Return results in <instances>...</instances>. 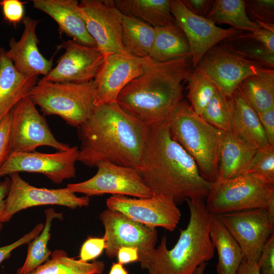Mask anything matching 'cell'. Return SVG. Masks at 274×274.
Wrapping results in <instances>:
<instances>
[{
	"instance_id": "816d5d0a",
	"label": "cell",
	"mask_w": 274,
	"mask_h": 274,
	"mask_svg": "<svg viewBox=\"0 0 274 274\" xmlns=\"http://www.w3.org/2000/svg\"><path fill=\"white\" fill-rule=\"evenodd\" d=\"M207 265V263L201 264L195 269L193 274H204Z\"/></svg>"
},
{
	"instance_id": "f546056e",
	"label": "cell",
	"mask_w": 274,
	"mask_h": 274,
	"mask_svg": "<svg viewBox=\"0 0 274 274\" xmlns=\"http://www.w3.org/2000/svg\"><path fill=\"white\" fill-rule=\"evenodd\" d=\"M51 259L26 274H101L105 268L103 261L93 260L91 263L69 257L61 250L54 251Z\"/></svg>"
},
{
	"instance_id": "9c48e42d",
	"label": "cell",
	"mask_w": 274,
	"mask_h": 274,
	"mask_svg": "<svg viewBox=\"0 0 274 274\" xmlns=\"http://www.w3.org/2000/svg\"><path fill=\"white\" fill-rule=\"evenodd\" d=\"M105 228V253L108 257H117L122 247L137 249L138 262L142 266L155 248L158 240L156 228L134 221L123 214L109 209L99 215Z\"/></svg>"
},
{
	"instance_id": "d6986e66",
	"label": "cell",
	"mask_w": 274,
	"mask_h": 274,
	"mask_svg": "<svg viewBox=\"0 0 274 274\" xmlns=\"http://www.w3.org/2000/svg\"><path fill=\"white\" fill-rule=\"evenodd\" d=\"M59 48L65 50L55 67L41 79L58 83H83L94 80L104 55L96 47H89L73 40L64 41Z\"/></svg>"
},
{
	"instance_id": "7a4b0ae2",
	"label": "cell",
	"mask_w": 274,
	"mask_h": 274,
	"mask_svg": "<svg viewBox=\"0 0 274 274\" xmlns=\"http://www.w3.org/2000/svg\"><path fill=\"white\" fill-rule=\"evenodd\" d=\"M139 171L153 194L170 196L177 205L187 199L205 200L212 185L202 176L192 157L172 138L166 120L150 126Z\"/></svg>"
},
{
	"instance_id": "60d3db41",
	"label": "cell",
	"mask_w": 274,
	"mask_h": 274,
	"mask_svg": "<svg viewBox=\"0 0 274 274\" xmlns=\"http://www.w3.org/2000/svg\"><path fill=\"white\" fill-rule=\"evenodd\" d=\"M5 19L15 24L24 17V3L19 0H3L0 3Z\"/></svg>"
},
{
	"instance_id": "4dcf8cb0",
	"label": "cell",
	"mask_w": 274,
	"mask_h": 274,
	"mask_svg": "<svg viewBox=\"0 0 274 274\" xmlns=\"http://www.w3.org/2000/svg\"><path fill=\"white\" fill-rule=\"evenodd\" d=\"M215 24L224 23L242 31L252 32L259 28L247 15L245 1L216 0L206 17Z\"/></svg>"
},
{
	"instance_id": "f907efd6",
	"label": "cell",
	"mask_w": 274,
	"mask_h": 274,
	"mask_svg": "<svg viewBox=\"0 0 274 274\" xmlns=\"http://www.w3.org/2000/svg\"><path fill=\"white\" fill-rule=\"evenodd\" d=\"M109 274H129L128 271L119 262L113 263Z\"/></svg>"
},
{
	"instance_id": "277c9868",
	"label": "cell",
	"mask_w": 274,
	"mask_h": 274,
	"mask_svg": "<svg viewBox=\"0 0 274 274\" xmlns=\"http://www.w3.org/2000/svg\"><path fill=\"white\" fill-rule=\"evenodd\" d=\"M190 218L185 229L180 230L179 239L170 250L167 248L164 235L142 268L148 274H193L201 264L214 256L215 247L209 235L213 214L204 200L187 199Z\"/></svg>"
},
{
	"instance_id": "ba28073f",
	"label": "cell",
	"mask_w": 274,
	"mask_h": 274,
	"mask_svg": "<svg viewBox=\"0 0 274 274\" xmlns=\"http://www.w3.org/2000/svg\"><path fill=\"white\" fill-rule=\"evenodd\" d=\"M9 116L11 152H32L43 146L57 151L71 148L56 139L46 119L29 96L16 104L9 112Z\"/></svg>"
},
{
	"instance_id": "cb8c5ba5",
	"label": "cell",
	"mask_w": 274,
	"mask_h": 274,
	"mask_svg": "<svg viewBox=\"0 0 274 274\" xmlns=\"http://www.w3.org/2000/svg\"><path fill=\"white\" fill-rule=\"evenodd\" d=\"M257 150L231 130L223 131L217 180L229 179L245 174Z\"/></svg>"
},
{
	"instance_id": "5b68a950",
	"label": "cell",
	"mask_w": 274,
	"mask_h": 274,
	"mask_svg": "<svg viewBox=\"0 0 274 274\" xmlns=\"http://www.w3.org/2000/svg\"><path fill=\"white\" fill-rule=\"evenodd\" d=\"M166 121L172 138L192 157L202 176L215 182L223 131L196 115L186 100L180 102Z\"/></svg>"
},
{
	"instance_id": "8fae6325",
	"label": "cell",
	"mask_w": 274,
	"mask_h": 274,
	"mask_svg": "<svg viewBox=\"0 0 274 274\" xmlns=\"http://www.w3.org/2000/svg\"><path fill=\"white\" fill-rule=\"evenodd\" d=\"M78 11L96 48L104 56L127 54L122 42V13L113 0H81Z\"/></svg>"
},
{
	"instance_id": "d590c367",
	"label": "cell",
	"mask_w": 274,
	"mask_h": 274,
	"mask_svg": "<svg viewBox=\"0 0 274 274\" xmlns=\"http://www.w3.org/2000/svg\"><path fill=\"white\" fill-rule=\"evenodd\" d=\"M245 174L251 175L265 184L274 185V146L258 149Z\"/></svg>"
},
{
	"instance_id": "1f68e13d",
	"label": "cell",
	"mask_w": 274,
	"mask_h": 274,
	"mask_svg": "<svg viewBox=\"0 0 274 274\" xmlns=\"http://www.w3.org/2000/svg\"><path fill=\"white\" fill-rule=\"evenodd\" d=\"M45 224L42 232L28 245L25 262L22 267L17 270V274L29 273L49 259L51 251L48 248L50 239L52 221L54 219H63V215L56 212L53 208L45 211Z\"/></svg>"
},
{
	"instance_id": "52a82bcc",
	"label": "cell",
	"mask_w": 274,
	"mask_h": 274,
	"mask_svg": "<svg viewBox=\"0 0 274 274\" xmlns=\"http://www.w3.org/2000/svg\"><path fill=\"white\" fill-rule=\"evenodd\" d=\"M274 185L264 183L249 174L212 183L205 203L214 215L264 209Z\"/></svg>"
},
{
	"instance_id": "f6af8a7d",
	"label": "cell",
	"mask_w": 274,
	"mask_h": 274,
	"mask_svg": "<svg viewBox=\"0 0 274 274\" xmlns=\"http://www.w3.org/2000/svg\"><path fill=\"white\" fill-rule=\"evenodd\" d=\"M183 3L192 13L198 16L206 18L214 1L183 0Z\"/></svg>"
},
{
	"instance_id": "484cf974",
	"label": "cell",
	"mask_w": 274,
	"mask_h": 274,
	"mask_svg": "<svg viewBox=\"0 0 274 274\" xmlns=\"http://www.w3.org/2000/svg\"><path fill=\"white\" fill-rule=\"evenodd\" d=\"M154 31L149 56L151 60L165 62L190 56L187 39L176 23L154 27Z\"/></svg>"
},
{
	"instance_id": "8d00e7d4",
	"label": "cell",
	"mask_w": 274,
	"mask_h": 274,
	"mask_svg": "<svg viewBox=\"0 0 274 274\" xmlns=\"http://www.w3.org/2000/svg\"><path fill=\"white\" fill-rule=\"evenodd\" d=\"M246 12L253 21L274 23L273 0L245 1Z\"/></svg>"
},
{
	"instance_id": "ac0fdd59",
	"label": "cell",
	"mask_w": 274,
	"mask_h": 274,
	"mask_svg": "<svg viewBox=\"0 0 274 274\" xmlns=\"http://www.w3.org/2000/svg\"><path fill=\"white\" fill-rule=\"evenodd\" d=\"M149 58L128 54H110L103 62L93 81L95 106L116 102L121 90L144 71Z\"/></svg>"
},
{
	"instance_id": "7dc6e473",
	"label": "cell",
	"mask_w": 274,
	"mask_h": 274,
	"mask_svg": "<svg viewBox=\"0 0 274 274\" xmlns=\"http://www.w3.org/2000/svg\"><path fill=\"white\" fill-rule=\"evenodd\" d=\"M10 182L9 176L5 177L3 181L0 182V231L2 230L3 226L2 218L5 209V199L10 189Z\"/></svg>"
},
{
	"instance_id": "681fc988",
	"label": "cell",
	"mask_w": 274,
	"mask_h": 274,
	"mask_svg": "<svg viewBox=\"0 0 274 274\" xmlns=\"http://www.w3.org/2000/svg\"><path fill=\"white\" fill-rule=\"evenodd\" d=\"M264 209L270 223L274 226V193L269 197Z\"/></svg>"
},
{
	"instance_id": "db71d44e",
	"label": "cell",
	"mask_w": 274,
	"mask_h": 274,
	"mask_svg": "<svg viewBox=\"0 0 274 274\" xmlns=\"http://www.w3.org/2000/svg\"><path fill=\"white\" fill-rule=\"evenodd\" d=\"M102 274V273H101Z\"/></svg>"
},
{
	"instance_id": "4fadbf2b",
	"label": "cell",
	"mask_w": 274,
	"mask_h": 274,
	"mask_svg": "<svg viewBox=\"0 0 274 274\" xmlns=\"http://www.w3.org/2000/svg\"><path fill=\"white\" fill-rule=\"evenodd\" d=\"M10 186L5 199L3 223L9 221L17 213L23 210L43 205H59L71 209L87 207L89 197L78 196L67 187L60 189L38 188L29 184L19 175L9 176Z\"/></svg>"
},
{
	"instance_id": "7bdbcfd3",
	"label": "cell",
	"mask_w": 274,
	"mask_h": 274,
	"mask_svg": "<svg viewBox=\"0 0 274 274\" xmlns=\"http://www.w3.org/2000/svg\"><path fill=\"white\" fill-rule=\"evenodd\" d=\"M11 152L9 112L0 121V168Z\"/></svg>"
},
{
	"instance_id": "30bf717a",
	"label": "cell",
	"mask_w": 274,
	"mask_h": 274,
	"mask_svg": "<svg viewBox=\"0 0 274 274\" xmlns=\"http://www.w3.org/2000/svg\"><path fill=\"white\" fill-rule=\"evenodd\" d=\"M96 167L97 172L93 177L82 182L68 184L67 187L75 193L88 197L111 194L145 198L153 195L136 169L109 162H99Z\"/></svg>"
},
{
	"instance_id": "4316f807",
	"label": "cell",
	"mask_w": 274,
	"mask_h": 274,
	"mask_svg": "<svg viewBox=\"0 0 274 274\" xmlns=\"http://www.w3.org/2000/svg\"><path fill=\"white\" fill-rule=\"evenodd\" d=\"M123 14L138 18L153 27L176 24L170 0H113Z\"/></svg>"
},
{
	"instance_id": "ee69618b",
	"label": "cell",
	"mask_w": 274,
	"mask_h": 274,
	"mask_svg": "<svg viewBox=\"0 0 274 274\" xmlns=\"http://www.w3.org/2000/svg\"><path fill=\"white\" fill-rule=\"evenodd\" d=\"M257 114L269 144L274 146V107Z\"/></svg>"
},
{
	"instance_id": "f1b7e54d",
	"label": "cell",
	"mask_w": 274,
	"mask_h": 274,
	"mask_svg": "<svg viewBox=\"0 0 274 274\" xmlns=\"http://www.w3.org/2000/svg\"><path fill=\"white\" fill-rule=\"evenodd\" d=\"M122 42L130 55L149 58L154 38V27L135 17L122 14Z\"/></svg>"
},
{
	"instance_id": "f5cc1de1",
	"label": "cell",
	"mask_w": 274,
	"mask_h": 274,
	"mask_svg": "<svg viewBox=\"0 0 274 274\" xmlns=\"http://www.w3.org/2000/svg\"><path fill=\"white\" fill-rule=\"evenodd\" d=\"M0 3H1V1H0ZM0 6H1V5H0Z\"/></svg>"
},
{
	"instance_id": "44dd1931",
	"label": "cell",
	"mask_w": 274,
	"mask_h": 274,
	"mask_svg": "<svg viewBox=\"0 0 274 274\" xmlns=\"http://www.w3.org/2000/svg\"><path fill=\"white\" fill-rule=\"evenodd\" d=\"M35 8L51 17L58 24V31L74 41L89 47H96L78 11L77 0H33Z\"/></svg>"
},
{
	"instance_id": "ab89813d",
	"label": "cell",
	"mask_w": 274,
	"mask_h": 274,
	"mask_svg": "<svg viewBox=\"0 0 274 274\" xmlns=\"http://www.w3.org/2000/svg\"><path fill=\"white\" fill-rule=\"evenodd\" d=\"M257 263L260 274H274V233L265 244Z\"/></svg>"
},
{
	"instance_id": "7402d4cb",
	"label": "cell",
	"mask_w": 274,
	"mask_h": 274,
	"mask_svg": "<svg viewBox=\"0 0 274 274\" xmlns=\"http://www.w3.org/2000/svg\"><path fill=\"white\" fill-rule=\"evenodd\" d=\"M6 52L0 47V121L16 104L29 96L39 80L38 76L19 73Z\"/></svg>"
},
{
	"instance_id": "c3c4849f",
	"label": "cell",
	"mask_w": 274,
	"mask_h": 274,
	"mask_svg": "<svg viewBox=\"0 0 274 274\" xmlns=\"http://www.w3.org/2000/svg\"><path fill=\"white\" fill-rule=\"evenodd\" d=\"M236 274H260L257 262L243 259Z\"/></svg>"
},
{
	"instance_id": "5bb4252c",
	"label": "cell",
	"mask_w": 274,
	"mask_h": 274,
	"mask_svg": "<svg viewBox=\"0 0 274 274\" xmlns=\"http://www.w3.org/2000/svg\"><path fill=\"white\" fill-rule=\"evenodd\" d=\"M78 151V147L73 146L54 153L11 152L0 168V178L16 173H35L45 175L54 183L60 184L76 177Z\"/></svg>"
},
{
	"instance_id": "2e32d148",
	"label": "cell",
	"mask_w": 274,
	"mask_h": 274,
	"mask_svg": "<svg viewBox=\"0 0 274 274\" xmlns=\"http://www.w3.org/2000/svg\"><path fill=\"white\" fill-rule=\"evenodd\" d=\"M263 67L218 44L206 53L196 67L219 91L230 97L245 79L256 74Z\"/></svg>"
},
{
	"instance_id": "d4e9b609",
	"label": "cell",
	"mask_w": 274,
	"mask_h": 274,
	"mask_svg": "<svg viewBox=\"0 0 274 274\" xmlns=\"http://www.w3.org/2000/svg\"><path fill=\"white\" fill-rule=\"evenodd\" d=\"M209 235L218 254V274H236L243 259L242 250L218 215L213 214Z\"/></svg>"
},
{
	"instance_id": "83f0119b",
	"label": "cell",
	"mask_w": 274,
	"mask_h": 274,
	"mask_svg": "<svg viewBox=\"0 0 274 274\" xmlns=\"http://www.w3.org/2000/svg\"><path fill=\"white\" fill-rule=\"evenodd\" d=\"M239 88L257 113L274 107V69L262 67L245 79Z\"/></svg>"
},
{
	"instance_id": "603a6c76",
	"label": "cell",
	"mask_w": 274,
	"mask_h": 274,
	"mask_svg": "<svg viewBox=\"0 0 274 274\" xmlns=\"http://www.w3.org/2000/svg\"><path fill=\"white\" fill-rule=\"evenodd\" d=\"M230 98L231 130L257 149L269 145L257 112L239 87Z\"/></svg>"
},
{
	"instance_id": "f35d334b",
	"label": "cell",
	"mask_w": 274,
	"mask_h": 274,
	"mask_svg": "<svg viewBox=\"0 0 274 274\" xmlns=\"http://www.w3.org/2000/svg\"><path fill=\"white\" fill-rule=\"evenodd\" d=\"M259 28L245 35L263 45L274 53V23H256Z\"/></svg>"
},
{
	"instance_id": "e575fe53",
	"label": "cell",
	"mask_w": 274,
	"mask_h": 274,
	"mask_svg": "<svg viewBox=\"0 0 274 274\" xmlns=\"http://www.w3.org/2000/svg\"><path fill=\"white\" fill-rule=\"evenodd\" d=\"M230 97L218 89L200 117L208 123L221 130L223 131L230 130Z\"/></svg>"
},
{
	"instance_id": "74e56055",
	"label": "cell",
	"mask_w": 274,
	"mask_h": 274,
	"mask_svg": "<svg viewBox=\"0 0 274 274\" xmlns=\"http://www.w3.org/2000/svg\"><path fill=\"white\" fill-rule=\"evenodd\" d=\"M106 241L102 237H89L83 244L80 249V260L84 262L94 260L105 250Z\"/></svg>"
},
{
	"instance_id": "836d02e7",
	"label": "cell",
	"mask_w": 274,
	"mask_h": 274,
	"mask_svg": "<svg viewBox=\"0 0 274 274\" xmlns=\"http://www.w3.org/2000/svg\"><path fill=\"white\" fill-rule=\"evenodd\" d=\"M186 81L187 97L190 106L194 113L200 116L218 89L205 74L197 67L192 71Z\"/></svg>"
},
{
	"instance_id": "3957f363",
	"label": "cell",
	"mask_w": 274,
	"mask_h": 274,
	"mask_svg": "<svg viewBox=\"0 0 274 274\" xmlns=\"http://www.w3.org/2000/svg\"><path fill=\"white\" fill-rule=\"evenodd\" d=\"M192 68L191 56L165 62L149 58L143 72L121 90L116 102L149 126L163 121L183 100L182 83Z\"/></svg>"
},
{
	"instance_id": "9a60e30c",
	"label": "cell",
	"mask_w": 274,
	"mask_h": 274,
	"mask_svg": "<svg viewBox=\"0 0 274 274\" xmlns=\"http://www.w3.org/2000/svg\"><path fill=\"white\" fill-rule=\"evenodd\" d=\"M170 7L176 24L187 39L194 69L212 47L227 39L241 34V30L232 27H220L207 18L196 15L181 0H170Z\"/></svg>"
},
{
	"instance_id": "bcb514c9",
	"label": "cell",
	"mask_w": 274,
	"mask_h": 274,
	"mask_svg": "<svg viewBox=\"0 0 274 274\" xmlns=\"http://www.w3.org/2000/svg\"><path fill=\"white\" fill-rule=\"evenodd\" d=\"M117 257L118 262L122 265L138 261V251L134 247H122L119 249Z\"/></svg>"
},
{
	"instance_id": "d6a6232c",
	"label": "cell",
	"mask_w": 274,
	"mask_h": 274,
	"mask_svg": "<svg viewBox=\"0 0 274 274\" xmlns=\"http://www.w3.org/2000/svg\"><path fill=\"white\" fill-rule=\"evenodd\" d=\"M220 44L229 51L264 67L274 68V53L244 33L227 39Z\"/></svg>"
},
{
	"instance_id": "ffe728a7",
	"label": "cell",
	"mask_w": 274,
	"mask_h": 274,
	"mask_svg": "<svg viewBox=\"0 0 274 274\" xmlns=\"http://www.w3.org/2000/svg\"><path fill=\"white\" fill-rule=\"evenodd\" d=\"M22 22L23 32L18 41L13 37L10 39L6 56L19 73L27 76L42 75L45 77L52 68L53 59H47L39 50L36 32L39 21L27 16H24Z\"/></svg>"
},
{
	"instance_id": "e0dca14e",
	"label": "cell",
	"mask_w": 274,
	"mask_h": 274,
	"mask_svg": "<svg viewBox=\"0 0 274 274\" xmlns=\"http://www.w3.org/2000/svg\"><path fill=\"white\" fill-rule=\"evenodd\" d=\"M239 246L243 258L258 261L274 226L264 209L217 215Z\"/></svg>"
},
{
	"instance_id": "6da1fadb",
	"label": "cell",
	"mask_w": 274,
	"mask_h": 274,
	"mask_svg": "<svg viewBox=\"0 0 274 274\" xmlns=\"http://www.w3.org/2000/svg\"><path fill=\"white\" fill-rule=\"evenodd\" d=\"M150 126L113 102L95 106L77 127L81 145L77 161L90 167L101 162L138 169L141 167Z\"/></svg>"
},
{
	"instance_id": "8992f818",
	"label": "cell",
	"mask_w": 274,
	"mask_h": 274,
	"mask_svg": "<svg viewBox=\"0 0 274 274\" xmlns=\"http://www.w3.org/2000/svg\"><path fill=\"white\" fill-rule=\"evenodd\" d=\"M29 96L43 116L57 115L67 125L78 127L95 108L94 81L83 83H58L39 80Z\"/></svg>"
},
{
	"instance_id": "7c38bea8",
	"label": "cell",
	"mask_w": 274,
	"mask_h": 274,
	"mask_svg": "<svg viewBox=\"0 0 274 274\" xmlns=\"http://www.w3.org/2000/svg\"><path fill=\"white\" fill-rule=\"evenodd\" d=\"M108 209L118 212L148 227H159L172 232L180 220L181 214L173 198L163 194L139 198L114 195L106 200Z\"/></svg>"
},
{
	"instance_id": "b9f144b4",
	"label": "cell",
	"mask_w": 274,
	"mask_h": 274,
	"mask_svg": "<svg viewBox=\"0 0 274 274\" xmlns=\"http://www.w3.org/2000/svg\"><path fill=\"white\" fill-rule=\"evenodd\" d=\"M44 227V224L38 223L32 230L20 239L11 244L0 247V264L10 257L14 250L22 245L29 244L42 232Z\"/></svg>"
}]
</instances>
